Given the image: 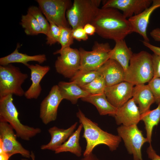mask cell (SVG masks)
Masks as SVG:
<instances>
[{"label": "cell", "instance_id": "obj_1", "mask_svg": "<svg viewBox=\"0 0 160 160\" xmlns=\"http://www.w3.org/2000/svg\"><path fill=\"white\" fill-rule=\"evenodd\" d=\"M91 24L95 27L98 35L115 41L124 39L132 32L128 19L114 8H99Z\"/></svg>", "mask_w": 160, "mask_h": 160}, {"label": "cell", "instance_id": "obj_2", "mask_svg": "<svg viewBox=\"0 0 160 160\" xmlns=\"http://www.w3.org/2000/svg\"><path fill=\"white\" fill-rule=\"evenodd\" d=\"M76 116L79 123L82 125L83 137L86 142L84 156L92 153L93 149L100 145L107 146L112 151L116 150L122 140L119 136L102 130L97 123L87 117L80 109L76 113Z\"/></svg>", "mask_w": 160, "mask_h": 160}, {"label": "cell", "instance_id": "obj_3", "mask_svg": "<svg viewBox=\"0 0 160 160\" xmlns=\"http://www.w3.org/2000/svg\"><path fill=\"white\" fill-rule=\"evenodd\" d=\"M13 95L0 97V121L9 124L15 131L17 136L28 141L41 132L39 128H35L22 124L19 119V113L14 105Z\"/></svg>", "mask_w": 160, "mask_h": 160}, {"label": "cell", "instance_id": "obj_4", "mask_svg": "<svg viewBox=\"0 0 160 160\" xmlns=\"http://www.w3.org/2000/svg\"><path fill=\"white\" fill-rule=\"evenodd\" d=\"M125 71V81L134 85L148 82L153 77L152 55L145 51L133 53Z\"/></svg>", "mask_w": 160, "mask_h": 160}, {"label": "cell", "instance_id": "obj_5", "mask_svg": "<svg viewBox=\"0 0 160 160\" xmlns=\"http://www.w3.org/2000/svg\"><path fill=\"white\" fill-rule=\"evenodd\" d=\"M100 0H74L66 12L72 29L91 23L99 9Z\"/></svg>", "mask_w": 160, "mask_h": 160}, {"label": "cell", "instance_id": "obj_6", "mask_svg": "<svg viewBox=\"0 0 160 160\" xmlns=\"http://www.w3.org/2000/svg\"><path fill=\"white\" fill-rule=\"evenodd\" d=\"M19 68L12 64L0 65V97L9 94L21 97L25 92L22 85L28 78Z\"/></svg>", "mask_w": 160, "mask_h": 160}, {"label": "cell", "instance_id": "obj_7", "mask_svg": "<svg viewBox=\"0 0 160 160\" xmlns=\"http://www.w3.org/2000/svg\"><path fill=\"white\" fill-rule=\"evenodd\" d=\"M111 49L109 43L96 42L92 50L87 51L79 49L81 57L79 70L97 71L109 59V53Z\"/></svg>", "mask_w": 160, "mask_h": 160}, {"label": "cell", "instance_id": "obj_8", "mask_svg": "<svg viewBox=\"0 0 160 160\" xmlns=\"http://www.w3.org/2000/svg\"><path fill=\"white\" fill-rule=\"evenodd\" d=\"M39 8L48 21L60 27H69L65 13L71 6L68 0H37Z\"/></svg>", "mask_w": 160, "mask_h": 160}, {"label": "cell", "instance_id": "obj_9", "mask_svg": "<svg viewBox=\"0 0 160 160\" xmlns=\"http://www.w3.org/2000/svg\"><path fill=\"white\" fill-rule=\"evenodd\" d=\"M117 130L118 135L123 140L128 152L133 155V160H143L141 149L148 141L137 125L129 126L121 125L117 128Z\"/></svg>", "mask_w": 160, "mask_h": 160}, {"label": "cell", "instance_id": "obj_10", "mask_svg": "<svg viewBox=\"0 0 160 160\" xmlns=\"http://www.w3.org/2000/svg\"><path fill=\"white\" fill-rule=\"evenodd\" d=\"M55 63L56 71L65 78H71L80 69L81 57L79 50L70 47L59 53Z\"/></svg>", "mask_w": 160, "mask_h": 160}, {"label": "cell", "instance_id": "obj_11", "mask_svg": "<svg viewBox=\"0 0 160 160\" xmlns=\"http://www.w3.org/2000/svg\"><path fill=\"white\" fill-rule=\"evenodd\" d=\"M12 127L7 122L0 121V146L10 158L17 154L25 158H31V152L17 140Z\"/></svg>", "mask_w": 160, "mask_h": 160}, {"label": "cell", "instance_id": "obj_12", "mask_svg": "<svg viewBox=\"0 0 160 160\" xmlns=\"http://www.w3.org/2000/svg\"><path fill=\"white\" fill-rule=\"evenodd\" d=\"M63 100L58 85L53 86L40 104L39 117L44 124L56 120L58 108Z\"/></svg>", "mask_w": 160, "mask_h": 160}, {"label": "cell", "instance_id": "obj_13", "mask_svg": "<svg viewBox=\"0 0 160 160\" xmlns=\"http://www.w3.org/2000/svg\"><path fill=\"white\" fill-rule=\"evenodd\" d=\"M152 0H108L103 1L102 8L111 7L121 10L126 18L138 15L149 7Z\"/></svg>", "mask_w": 160, "mask_h": 160}, {"label": "cell", "instance_id": "obj_14", "mask_svg": "<svg viewBox=\"0 0 160 160\" xmlns=\"http://www.w3.org/2000/svg\"><path fill=\"white\" fill-rule=\"evenodd\" d=\"M133 86L132 84L124 81L112 86H106L104 92L110 103L118 108L132 97Z\"/></svg>", "mask_w": 160, "mask_h": 160}, {"label": "cell", "instance_id": "obj_15", "mask_svg": "<svg viewBox=\"0 0 160 160\" xmlns=\"http://www.w3.org/2000/svg\"><path fill=\"white\" fill-rule=\"evenodd\" d=\"M160 7V0H153L151 5L141 13L128 19L132 32L138 33L144 41L149 42L147 31L150 16L153 12Z\"/></svg>", "mask_w": 160, "mask_h": 160}, {"label": "cell", "instance_id": "obj_16", "mask_svg": "<svg viewBox=\"0 0 160 160\" xmlns=\"http://www.w3.org/2000/svg\"><path fill=\"white\" fill-rule=\"evenodd\" d=\"M114 117L117 125L126 126L137 125L141 121L138 107L133 98L117 108Z\"/></svg>", "mask_w": 160, "mask_h": 160}, {"label": "cell", "instance_id": "obj_17", "mask_svg": "<svg viewBox=\"0 0 160 160\" xmlns=\"http://www.w3.org/2000/svg\"><path fill=\"white\" fill-rule=\"evenodd\" d=\"M97 71L104 79L106 86L125 81V71L117 61L109 59Z\"/></svg>", "mask_w": 160, "mask_h": 160}, {"label": "cell", "instance_id": "obj_18", "mask_svg": "<svg viewBox=\"0 0 160 160\" xmlns=\"http://www.w3.org/2000/svg\"><path fill=\"white\" fill-rule=\"evenodd\" d=\"M27 67L31 70L32 84L28 89L25 92L24 95L27 99H37L42 90L40 82L49 71L50 67L48 65L42 66L38 64L34 65L29 64Z\"/></svg>", "mask_w": 160, "mask_h": 160}, {"label": "cell", "instance_id": "obj_19", "mask_svg": "<svg viewBox=\"0 0 160 160\" xmlns=\"http://www.w3.org/2000/svg\"><path fill=\"white\" fill-rule=\"evenodd\" d=\"M77 124L78 122H76L65 129L59 128L56 126L50 128L48 131L51 137L50 140L47 144L41 145L40 147L41 149L55 151L73 133Z\"/></svg>", "mask_w": 160, "mask_h": 160}, {"label": "cell", "instance_id": "obj_20", "mask_svg": "<svg viewBox=\"0 0 160 160\" xmlns=\"http://www.w3.org/2000/svg\"><path fill=\"white\" fill-rule=\"evenodd\" d=\"M132 97L135 103L138 105L141 115L150 110L151 105L155 102L150 88L145 84L137 85L133 87Z\"/></svg>", "mask_w": 160, "mask_h": 160}, {"label": "cell", "instance_id": "obj_21", "mask_svg": "<svg viewBox=\"0 0 160 160\" xmlns=\"http://www.w3.org/2000/svg\"><path fill=\"white\" fill-rule=\"evenodd\" d=\"M19 44L15 50L9 55L0 58L1 65L5 66L12 63H20L26 66L30 61H34L41 64L47 60L46 55L44 54L34 55H29L26 54L19 52L18 49L20 47Z\"/></svg>", "mask_w": 160, "mask_h": 160}, {"label": "cell", "instance_id": "obj_22", "mask_svg": "<svg viewBox=\"0 0 160 160\" xmlns=\"http://www.w3.org/2000/svg\"><path fill=\"white\" fill-rule=\"evenodd\" d=\"M57 85L63 99L69 100L73 104L76 103L79 98L85 97L89 95L74 81H60Z\"/></svg>", "mask_w": 160, "mask_h": 160}, {"label": "cell", "instance_id": "obj_23", "mask_svg": "<svg viewBox=\"0 0 160 160\" xmlns=\"http://www.w3.org/2000/svg\"><path fill=\"white\" fill-rule=\"evenodd\" d=\"M115 42L114 48L109 52V59L117 61L125 71L129 66V63L133 53L131 49L127 46L124 39Z\"/></svg>", "mask_w": 160, "mask_h": 160}, {"label": "cell", "instance_id": "obj_24", "mask_svg": "<svg viewBox=\"0 0 160 160\" xmlns=\"http://www.w3.org/2000/svg\"><path fill=\"white\" fill-rule=\"evenodd\" d=\"M81 99L83 101L94 105L100 115H108L114 117L117 110V108L113 106L108 101L104 92L98 94L89 95Z\"/></svg>", "mask_w": 160, "mask_h": 160}, {"label": "cell", "instance_id": "obj_25", "mask_svg": "<svg viewBox=\"0 0 160 160\" xmlns=\"http://www.w3.org/2000/svg\"><path fill=\"white\" fill-rule=\"evenodd\" d=\"M83 128L82 124H80L76 130L67 140L55 151V153L58 154L64 152H69L77 157L81 156L82 148L80 145L79 140Z\"/></svg>", "mask_w": 160, "mask_h": 160}, {"label": "cell", "instance_id": "obj_26", "mask_svg": "<svg viewBox=\"0 0 160 160\" xmlns=\"http://www.w3.org/2000/svg\"><path fill=\"white\" fill-rule=\"evenodd\" d=\"M155 109L150 110L141 115V120L145 125L146 131V138L148 143L151 144L153 129L157 126L160 121V103Z\"/></svg>", "mask_w": 160, "mask_h": 160}, {"label": "cell", "instance_id": "obj_27", "mask_svg": "<svg viewBox=\"0 0 160 160\" xmlns=\"http://www.w3.org/2000/svg\"><path fill=\"white\" fill-rule=\"evenodd\" d=\"M20 24L24 29L25 34L28 35H37L43 33L42 30L36 19L27 12L21 17Z\"/></svg>", "mask_w": 160, "mask_h": 160}, {"label": "cell", "instance_id": "obj_28", "mask_svg": "<svg viewBox=\"0 0 160 160\" xmlns=\"http://www.w3.org/2000/svg\"><path fill=\"white\" fill-rule=\"evenodd\" d=\"M100 74L97 71L79 70L71 79L80 87L89 83Z\"/></svg>", "mask_w": 160, "mask_h": 160}, {"label": "cell", "instance_id": "obj_29", "mask_svg": "<svg viewBox=\"0 0 160 160\" xmlns=\"http://www.w3.org/2000/svg\"><path fill=\"white\" fill-rule=\"evenodd\" d=\"M106 86L105 80L100 74L88 84L81 88L89 95L104 93Z\"/></svg>", "mask_w": 160, "mask_h": 160}, {"label": "cell", "instance_id": "obj_30", "mask_svg": "<svg viewBox=\"0 0 160 160\" xmlns=\"http://www.w3.org/2000/svg\"><path fill=\"white\" fill-rule=\"evenodd\" d=\"M27 12L36 19L41 28L43 34L46 35L49 30L50 24L43 15L39 8L35 6H31L28 8Z\"/></svg>", "mask_w": 160, "mask_h": 160}, {"label": "cell", "instance_id": "obj_31", "mask_svg": "<svg viewBox=\"0 0 160 160\" xmlns=\"http://www.w3.org/2000/svg\"><path fill=\"white\" fill-rule=\"evenodd\" d=\"M60 27L61 31L59 43L60 44L61 47L54 52V55L58 54L64 49L70 47L73 43L74 38L72 34V28L69 27Z\"/></svg>", "mask_w": 160, "mask_h": 160}, {"label": "cell", "instance_id": "obj_32", "mask_svg": "<svg viewBox=\"0 0 160 160\" xmlns=\"http://www.w3.org/2000/svg\"><path fill=\"white\" fill-rule=\"evenodd\" d=\"M50 24L49 30L46 35V44L52 45L59 42L61 33V28L54 23L49 22Z\"/></svg>", "mask_w": 160, "mask_h": 160}, {"label": "cell", "instance_id": "obj_33", "mask_svg": "<svg viewBox=\"0 0 160 160\" xmlns=\"http://www.w3.org/2000/svg\"><path fill=\"white\" fill-rule=\"evenodd\" d=\"M148 85L154 97L155 102L160 103V78L153 77L148 82Z\"/></svg>", "mask_w": 160, "mask_h": 160}, {"label": "cell", "instance_id": "obj_34", "mask_svg": "<svg viewBox=\"0 0 160 160\" xmlns=\"http://www.w3.org/2000/svg\"><path fill=\"white\" fill-rule=\"evenodd\" d=\"M72 34L73 38L78 41H85L88 39V35L85 32L82 27H79L72 29Z\"/></svg>", "mask_w": 160, "mask_h": 160}, {"label": "cell", "instance_id": "obj_35", "mask_svg": "<svg viewBox=\"0 0 160 160\" xmlns=\"http://www.w3.org/2000/svg\"><path fill=\"white\" fill-rule=\"evenodd\" d=\"M152 55L154 77L160 78V56L154 54Z\"/></svg>", "mask_w": 160, "mask_h": 160}, {"label": "cell", "instance_id": "obj_36", "mask_svg": "<svg viewBox=\"0 0 160 160\" xmlns=\"http://www.w3.org/2000/svg\"><path fill=\"white\" fill-rule=\"evenodd\" d=\"M147 153L151 160H160V156L158 155L153 149L151 144L147 150Z\"/></svg>", "mask_w": 160, "mask_h": 160}, {"label": "cell", "instance_id": "obj_37", "mask_svg": "<svg viewBox=\"0 0 160 160\" xmlns=\"http://www.w3.org/2000/svg\"><path fill=\"white\" fill-rule=\"evenodd\" d=\"M142 41L143 45L151 50L154 53V54L160 56V47L152 45L149 42H147L144 41Z\"/></svg>", "mask_w": 160, "mask_h": 160}, {"label": "cell", "instance_id": "obj_38", "mask_svg": "<svg viewBox=\"0 0 160 160\" xmlns=\"http://www.w3.org/2000/svg\"><path fill=\"white\" fill-rule=\"evenodd\" d=\"M85 32L88 35H92L96 33L95 27L91 23L86 24L83 27Z\"/></svg>", "mask_w": 160, "mask_h": 160}, {"label": "cell", "instance_id": "obj_39", "mask_svg": "<svg viewBox=\"0 0 160 160\" xmlns=\"http://www.w3.org/2000/svg\"><path fill=\"white\" fill-rule=\"evenodd\" d=\"M150 35L155 41L160 42V28L153 29L150 32Z\"/></svg>", "mask_w": 160, "mask_h": 160}, {"label": "cell", "instance_id": "obj_40", "mask_svg": "<svg viewBox=\"0 0 160 160\" xmlns=\"http://www.w3.org/2000/svg\"><path fill=\"white\" fill-rule=\"evenodd\" d=\"M80 160H102L98 158L97 156L92 153L89 154L84 156V157Z\"/></svg>", "mask_w": 160, "mask_h": 160}, {"label": "cell", "instance_id": "obj_41", "mask_svg": "<svg viewBox=\"0 0 160 160\" xmlns=\"http://www.w3.org/2000/svg\"><path fill=\"white\" fill-rule=\"evenodd\" d=\"M9 157L0 146V160H9Z\"/></svg>", "mask_w": 160, "mask_h": 160}, {"label": "cell", "instance_id": "obj_42", "mask_svg": "<svg viewBox=\"0 0 160 160\" xmlns=\"http://www.w3.org/2000/svg\"><path fill=\"white\" fill-rule=\"evenodd\" d=\"M31 158L32 160H35V156L34 153L32 151L31 152ZM22 160H29L26 158L22 159Z\"/></svg>", "mask_w": 160, "mask_h": 160}]
</instances>
